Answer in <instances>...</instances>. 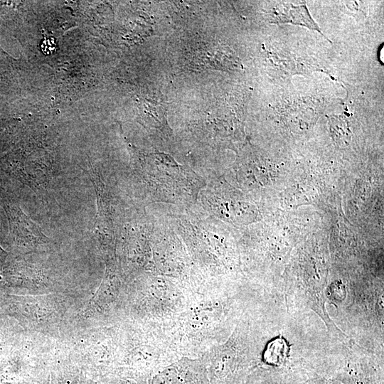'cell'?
I'll return each mask as SVG.
<instances>
[{
  "label": "cell",
  "mask_w": 384,
  "mask_h": 384,
  "mask_svg": "<svg viewBox=\"0 0 384 384\" xmlns=\"http://www.w3.org/2000/svg\"><path fill=\"white\" fill-rule=\"evenodd\" d=\"M5 210L11 232L16 238L31 244L48 240L40 228L18 206L6 203Z\"/></svg>",
  "instance_id": "cell-1"
},
{
  "label": "cell",
  "mask_w": 384,
  "mask_h": 384,
  "mask_svg": "<svg viewBox=\"0 0 384 384\" xmlns=\"http://www.w3.org/2000/svg\"><path fill=\"white\" fill-rule=\"evenodd\" d=\"M305 380L304 375L290 369L260 366L244 384H301Z\"/></svg>",
  "instance_id": "cell-2"
},
{
  "label": "cell",
  "mask_w": 384,
  "mask_h": 384,
  "mask_svg": "<svg viewBox=\"0 0 384 384\" xmlns=\"http://www.w3.org/2000/svg\"><path fill=\"white\" fill-rule=\"evenodd\" d=\"M271 16L272 22L274 23H291L316 30L322 34L320 28L311 17L305 4L299 5L282 4L273 9Z\"/></svg>",
  "instance_id": "cell-3"
},
{
  "label": "cell",
  "mask_w": 384,
  "mask_h": 384,
  "mask_svg": "<svg viewBox=\"0 0 384 384\" xmlns=\"http://www.w3.org/2000/svg\"><path fill=\"white\" fill-rule=\"evenodd\" d=\"M151 384H180L179 375L174 367H168L156 374Z\"/></svg>",
  "instance_id": "cell-4"
},
{
  "label": "cell",
  "mask_w": 384,
  "mask_h": 384,
  "mask_svg": "<svg viewBox=\"0 0 384 384\" xmlns=\"http://www.w3.org/2000/svg\"><path fill=\"white\" fill-rule=\"evenodd\" d=\"M301 384H343L335 378L329 375H319L312 377Z\"/></svg>",
  "instance_id": "cell-5"
},
{
  "label": "cell",
  "mask_w": 384,
  "mask_h": 384,
  "mask_svg": "<svg viewBox=\"0 0 384 384\" xmlns=\"http://www.w3.org/2000/svg\"><path fill=\"white\" fill-rule=\"evenodd\" d=\"M55 50V44L50 39L45 41L42 44V50L44 53H51Z\"/></svg>",
  "instance_id": "cell-6"
}]
</instances>
